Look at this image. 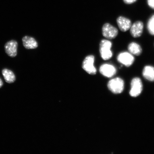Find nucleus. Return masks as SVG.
Instances as JSON below:
<instances>
[{"instance_id": "nucleus-1", "label": "nucleus", "mask_w": 154, "mask_h": 154, "mask_svg": "<svg viewBox=\"0 0 154 154\" xmlns=\"http://www.w3.org/2000/svg\"><path fill=\"white\" fill-rule=\"evenodd\" d=\"M112 46L111 42L109 40H102L100 45V52L102 58L106 60L112 57L113 53L111 48Z\"/></svg>"}, {"instance_id": "nucleus-2", "label": "nucleus", "mask_w": 154, "mask_h": 154, "mask_svg": "<svg viewBox=\"0 0 154 154\" xmlns=\"http://www.w3.org/2000/svg\"><path fill=\"white\" fill-rule=\"evenodd\" d=\"M107 86L109 89L113 93L119 94L124 89V82L121 78H115L109 81Z\"/></svg>"}, {"instance_id": "nucleus-3", "label": "nucleus", "mask_w": 154, "mask_h": 154, "mask_svg": "<svg viewBox=\"0 0 154 154\" xmlns=\"http://www.w3.org/2000/svg\"><path fill=\"white\" fill-rule=\"evenodd\" d=\"M94 61L95 57L92 55L88 56L83 61V69L90 75H95L97 72L96 68L94 65Z\"/></svg>"}, {"instance_id": "nucleus-4", "label": "nucleus", "mask_w": 154, "mask_h": 154, "mask_svg": "<svg viewBox=\"0 0 154 154\" xmlns=\"http://www.w3.org/2000/svg\"><path fill=\"white\" fill-rule=\"evenodd\" d=\"M142 89H143V84L141 79L138 77H136L133 79L131 82L130 95L132 97H137L141 94Z\"/></svg>"}, {"instance_id": "nucleus-5", "label": "nucleus", "mask_w": 154, "mask_h": 154, "mask_svg": "<svg viewBox=\"0 0 154 154\" xmlns=\"http://www.w3.org/2000/svg\"><path fill=\"white\" fill-rule=\"evenodd\" d=\"M117 60L119 63L127 67L133 64L134 57L133 55L128 52H123L119 54L117 57Z\"/></svg>"}, {"instance_id": "nucleus-6", "label": "nucleus", "mask_w": 154, "mask_h": 154, "mask_svg": "<svg viewBox=\"0 0 154 154\" xmlns=\"http://www.w3.org/2000/svg\"><path fill=\"white\" fill-rule=\"evenodd\" d=\"M103 36L109 39H114L118 35V30L115 27L109 23H106L102 28Z\"/></svg>"}, {"instance_id": "nucleus-7", "label": "nucleus", "mask_w": 154, "mask_h": 154, "mask_svg": "<svg viewBox=\"0 0 154 154\" xmlns=\"http://www.w3.org/2000/svg\"><path fill=\"white\" fill-rule=\"evenodd\" d=\"M18 44L15 40H11L6 43L5 45V53L11 57H16L17 54Z\"/></svg>"}, {"instance_id": "nucleus-8", "label": "nucleus", "mask_w": 154, "mask_h": 154, "mask_svg": "<svg viewBox=\"0 0 154 154\" xmlns=\"http://www.w3.org/2000/svg\"><path fill=\"white\" fill-rule=\"evenodd\" d=\"M100 72L103 76L107 78H111L116 74L117 70L113 65L104 63L100 67Z\"/></svg>"}, {"instance_id": "nucleus-9", "label": "nucleus", "mask_w": 154, "mask_h": 154, "mask_svg": "<svg viewBox=\"0 0 154 154\" xmlns=\"http://www.w3.org/2000/svg\"><path fill=\"white\" fill-rule=\"evenodd\" d=\"M143 22L140 21H136L132 25L130 29L131 35L134 38L140 37L143 33Z\"/></svg>"}, {"instance_id": "nucleus-10", "label": "nucleus", "mask_w": 154, "mask_h": 154, "mask_svg": "<svg viewBox=\"0 0 154 154\" xmlns=\"http://www.w3.org/2000/svg\"><path fill=\"white\" fill-rule=\"evenodd\" d=\"M117 23L119 28L123 32H126L130 29L132 25L130 19L122 16L118 17Z\"/></svg>"}, {"instance_id": "nucleus-11", "label": "nucleus", "mask_w": 154, "mask_h": 154, "mask_svg": "<svg viewBox=\"0 0 154 154\" xmlns=\"http://www.w3.org/2000/svg\"><path fill=\"white\" fill-rule=\"evenodd\" d=\"M22 40L23 45L26 49H35L38 47L37 42L33 37L26 36L23 38Z\"/></svg>"}, {"instance_id": "nucleus-12", "label": "nucleus", "mask_w": 154, "mask_h": 154, "mask_svg": "<svg viewBox=\"0 0 154 154\" xmlns=\"http://www.w3.org/2000/svg\"><path fill=\"white\" fill-rule=\"evenodd\" d=\"M142 75L144 78L150 82H154V67L147 65L144 67Z\"/></svg>"}, {"instance_id": "nucleus-13", "label": "nucleus", "mask_w": 154, "mask_h": 154, "mask_svg": "<svg viewBox=\"0 0 154 154\" xmlns=\"http://www.w3.org/2000/svg\"><path fill=\"white\" fill-rule=\"evenodd\" d=\"M128 50L129 52L136 56L141 55L142 52V48L139 44L134 42L129 44Z\"/></svg>"}, {"instance_id": "nucleus-14", "label": "nucleus", "mask_w": 154, "mask_h": 154, "mask_svg": "<svg viewBox=\"0 0 154 154\" xmlns=\"http://www.w3.org/2000/svg\"><path fill=\"white\" fill-rule=\"evenodd\" d=\"M3 75L5 82L8 83L14 82L15 80V76L14 73L11 70L7 69H3L2 71Z\"/></svg>"}, {"instance_id": "nucleus-15", "label": "nucleus", "mask_w": 154, "mask_h": 154, "mask_svg": "<svg viewBox=\"0 0 154 154\" xmlns=\"http://www.w3.org/2000/svg\"><path fill=\"white\" fill-rule=\"evenodd\" d=\"M147 28L149 33L154 36V14L149 18L147 24Z\"/></svg>"}, {"instance_id": "nucleus-16", "label": "nucleus", "mask_w": 154, "mask_h": 154, "mask_svg": "<svg viewBox=\"0 0 154 154\" xmlns=\"http://www.w3.org/2000/svg\"><path fill=\"white\" fill-rule=\"evenodd\" d=\"M147 2L149 6L154 9V0H148Z\"/></svg>"}, {"instance_id": "nucleus-17", "label": "nucleus", "mask_w": 154, "mask_h": 154, "mask_svg": "<svg viewBox=\"0 0 154 154\" xmlns=\"http://www.w3.org/2000/svg\"><path fill=\"white\" fill-rule=\"evenodd\" d=\"M137 0H124L125 3L127 4H131L135 2Z\"/></svg>"}, {"instance_id": "nucleus-18", "label": "nucleus", "mask_w": 154, "mask_h": 154, "mask_svg": "<svg viewBox=\"0 0 154 154\" xmlns=\"http://www.w3.org/2000/svg\"><path fill=\"white\" fill-rule=\"evenodd\" d=\"M3 85V82L1 80V79L0 78V88Z\"/></svg>"}]
</instances>
